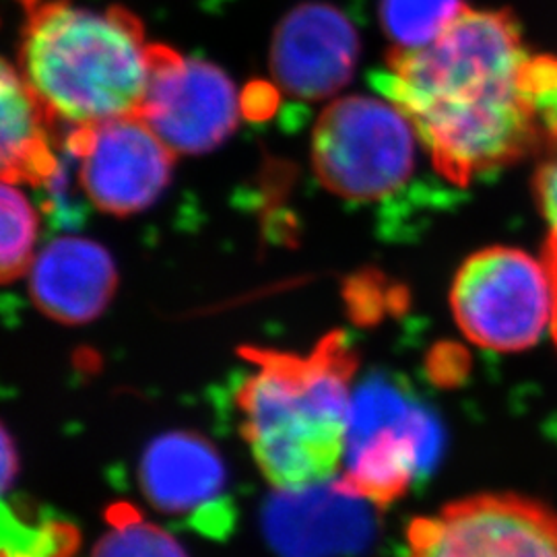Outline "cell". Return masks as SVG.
<instances>
[{
	"mask_svg": "<svg viewBox=\"0 0 557 557\" xmlns=\"http://www.w3.org/2000/svg\"><path fill=\"white\" fill-rule=\"evenodd\" d=\"M527 54L510 11L465 9L421 48H393L374 75L455 186L520 160L541 135L524 94Z\"/></svg>",
	"mask_w": 557,
	"mask_h": 557,
	"instance_id": "6da1fadb",
	"label": "cell"
},
{
	"mask_svg": "<svg viewBox=\"0 0 557 557\" xmlns=\"http://www.w3.org/2000/svg\"><path fill=\"white\" fill-rule=\"evenodd\" d=\"M255 366L239 386L242 436L275 490L331 481L343 465L358 356L331 333L308 356L248 347Z\"/></svg>",
	"mask_w": 557,
	"mask_h": 557,
	"instance_id": "7a4b0ae2",
	"label": "cell"
},
{
	"mask_svg": "<svg viewBox=\"0 0 557 557\" xmlns=\"http://www.w3.org/2000/svg\"><path fill=\"white\" fill-rule=\"evenodd\" d=\"M20 71L52 124L71 131L139 116L153 44L122 7L41 2L25 23Z\"/></svg>",
	"mask_w": 557,
	"mask_h": 557,
	"instance_id": "3957f363",
	"label": "cell"
},
{
	"mask_svg": "<svg viewBox=\"0 0 557 557\" xmlns=\"http://www.w3.org/2000/svg\"><path fill=\"white\" fill-rule=\"evenodd\" d=\"M442 428L418 400L386 376L366 380L351 398L338 490L386 508L403 498L442 453Z\"/></svg>",
	"mask_w": 557,
	"mask_h": 557,
	"instance_id": "277c9868",
	"label": "cell"
},
{
	"mask_svg": "<svg viewBox=\"0 0 557 557\" xmlns=\"http://www.w3.org/2000/svg\"><path fill=\"white\" fill-rule=\"evenodd\" d=\"M416 128L395 103L351 96L320 114L312 163L320 182L351 202L395 199L418 170Z\"/></svg>",
	"mask_w": 557,
	"mask_h": 557,
	"instance_id": "5b68a950",
	"label": "cell"
},
{
	"mask_svg": "<svg viewBox=\"0 0 557 557\" xmlns=\"http://www.w3.org/2000/svg\"><path fill=\"white\" fill-rule=\"evenodd\" d=\"M462 333L485 349L522 351L554 317V283L545 262L517 248H487L458 271L450 294Z\"/></svg>",
	"mask_w": 557,
	"mask_h": 557,
	"instance_id": "8992f818",
	"label": "cell"
},
{
	"mask_svg": "<svg viewBox=\"0 0 557 557\" xmlns=\"http://www.w3.org/2000/svg\"><path fill=\"white\" fill-rule=\"evenodd\" d=\"M407 557H557V512L518 494H479L419 517Z\"/></svg>",
	"mask_w": 557,
	"mask_h": 557,
	"instance_id": "52a82bcc",
	"label": "cell"
},
{
	"mask_svg": "<svg viewBox=\"0 0 557 557\" xmlns=\"http://www.w3.org/2000/svg\"><path fill=\"white\" fill-rule=\"evenodd\" d=\"M242 106L236 85L215 64L153 44V71L139 116L176 156L218 149L236 131Z\"/></svg>",
	"mask_w": 557,
	"mask_h": 557,
	"instance_id": "ba28073f",
	"label": "cell"
},
{
	"mask_svg": "<svg viewBox=\"0 0 557 557\" xmlns=\"http://www.w3.org/2000/svg\"><path fill=\"white\" fill-rule=\"evenodd\" d=\"M69 149L89 202L114 218L140 213L160 199L176 156L140 116L71 131Z\"/></svg>",
	"mask_w": 557,
	"mask_h": 557,
	"instance_id": "9c48e42d",
	"label": "cell"
},
{
	"mask_svg": "<svg viewBox=\"0 0 557 557\" xmlns=\"http://www.w3.org/2000/svg\"><path fill=\"white\" fill-rule=\"evenodd\" d=\"M359 36L349 17L326 2L292 9L271 41V75L281 91L301 101L331 98L354 77Z\"/></svg>",
	"mask_w": 557,
	"mask_h": 557,
	"instance_id": "30bf717a",
	"label": "cell"
},
{
	"mask_svg": "<svg viewBox=\"0 0 557 557\" xmlns=\"http://www.w3.org/2000/svg\"><path fill=\"white\" fill-rule=\"evenodd\" d=\"M139 481L158 510L188 518L202 533H225L232 527L223 458L199 434L172 432L153 440L140 457Z\"/></svg>",
	"mask_w": 557,
	"mask_h": 557,
	"instance_id": "8fae6325",
	"label": "cell"
},
{
	"mask_svg": "<svg viewBox=\"0 0 557 557\" xmlns=\"http://www.w3.org/2000/svg\"><path fill=\"white\" fill-rule=\"evenodd\" d=\"M116 287V264L94 239H54L29 269V292L36 306L46 317L66 324H85L101 317Z\"/></svg>",
	"mask_w": 557,
	"mask_h": 557,
	"instance_id": "7c38bea8",
	"label": "cell"
},
{
	"mask_svg": "<svg viewBox=\"0 0 557 557\" xmlns=\"http://www.w3.org/2000/svg\"><path fill=\"white\" fill-rule=\"evenodd\" d=\"M331 481L277 490L262 515L264 533L283 557H322L349 539L351 512L338 499L343 492Z\"/></svg>",
	"mask_w": 557,
	"mask_h": 557,
	"instance_id": "4fadbf2b",
	"label": "cell"
},
{
	"mask_svg": "<svg viewBox=\"0 0 557 557\" xmlns=\"http://www.w3.org/2000/svg\"><path fill=\"white\" fill-rule=\"evenodd\" d=\"M52 131L21 71L0 59V178L34 186L54 180Z\"/></svg>",
	"mask_w": 557,
	"mask_h": 557,
	"instance_id": "5bb4252c",
	"label": "cell"
},
{
	"mask_svg": "<svg viewBox=\"0 0 557 557\" xmlns=\"http://www.w3.org/2000/svg\"><path fill=\"white\" fill-rule=\"evenodd\" d=\"M77 547L79 533L71 522L0 498V557H71Z\"/></svg>",
	"mask_w": 557,
	"mask_h": 557,
	"instance_id": "9a60e30c",
	"label": "cell"
},
{
	"mask_svg": "<svg viewBox=\"0 0 557 557\" xmlns=\"http://www.w3.org/2000/svg\"><path fill=\"white\" fill-rule=\"evenodd\" d=\"M40 218L20 182L0 178V283L29 273L36 259Z\"/></svg>",
	"mask_w": 557,
	"mask_h": 557,
	"instance_id": "2e32d148",
	"label": "cell"
},
{
	"mask_svg": "<svg viewBox=\"0 0 557 557\" xmlns=\"http://www.w3.org/2000/svg\"><path fill=\"white\" fill-rule=\"evenodd\" d=\"M106 520L108 531L96 543L91 557H188L176 539L140 517L126 502L110 506Z\"/></svg>",
	"mask_w": 557,
	"mask_h": 557,
	"instance_id": "e0dca14e",
	"label": "cell"
},
{
	"mask_svg": "<svg viewBox=\"0 0 557 557\" xmlns=\"http://www.w3.org/2000/svg\"><path fill=\"white\" fill-rule=\"evenodd\" d=\"M467 9L465 0H380V23L395 48H421Z\"/></svg>",
	"mask_w": 557,
	"mask_h": 557,
	"instance_id": "ac0fdd59",
	"label": "cell"
},
{
	"mask_svg": "<svg viewBox=\"0 0 557 557\" xmlns=\"http://www.w3.org/2000/svg\"><path fill=\"white\" fill-rule=\"evenodd\" d=\"M524 94L531 101L541 131L557 147V59L533 57L524 69Z\"/></svg>",
	"mask_w": 557,
	"mask_h": 557,
	"instance_id": "d6986e66",
	"label": "cell"
},
{
	"mask_svg": "<svg viewBox=\"0 0 557 557\" xmlns=\"http://www.w3.org/2000/svg\"><path fill=\"white\" fill-rule=\"evenodd\" d=\"M539 207L549 223V238L557 239V153L539 168L535 176Z\"/></svg>",
	"mask_w": 557,
	"mask_h": 557,
	"instance_id": "ffe728a7",
	"label": "cell"
},
{
	"mask_svg": "<svg viewBox=\"0 0 557 557\" xmlns=\"http://www.w3.org/2000/svg\"><path fill=\"white\" fill-rule=\"evenodd\" d=\"M17 471H20V457H17L15 442L7 432V428L0 423V498L13 485Z\"/></svg>",
	"mask_w": 557,
	"mask_h": 557,
	"instance_id": "44dd1931",
	"label": "cell"
},
{
	"mask_svg": "<svg viewBox=\"0 0 557 557\" xmlns=\"http://www.w3.org/2000/svg\"><path fill=\"white\" fill-rule=\"evenodd\" d=\"M545 264H547V271L552 275V283H554V317H552V326H554V337H556L557 343V239L547 238Z\"/></svg>",
	"mask_w": 557,
	"mask_h": 557,
	"instance_id": "7402d4cb",
	"label": "cell"
}]
</instances>
